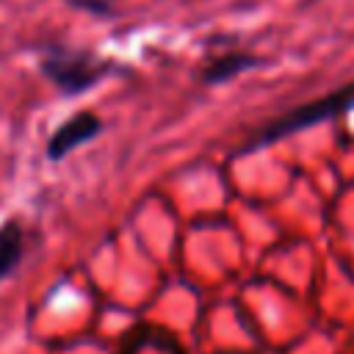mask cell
Returning <instances> with one entry per match:
<instances>
[{
    "label": "cell",
    "instance_id": "obj_1",
    "mask_svg": "<svg viewBox=\"0 0 354 354\" xmlns=\"http://www.w3.org/2000/svg\"><path fill=\"white\" fill-rule=\"evenodd\" d=\"M348 108H354V83L340 88V91H332V94H326L321 100H313V102H307L301 108H293V111H288V113H282L277 119H268L249 138V144H254V147L274 144V141H279L285 136H293V133H299L304 127H313V124H318V122H324L329 116H337V113H343Z\"/></svg>",
    "mask_w": 354,
    "mask_h": 354
},
{
    "label": "cell",
    "instance_id": "obj_2",
    "mask_svg": "<svg viewBox=\"0 0 354 354\" xmlns=\"http://www.w3.org/2000/svg\"><path fill=\"white\" fill-rule=\"evenodd\" d=\"M41 72L61 91L80 94L102 77L105 64L97 61L91 53H80V50H69V47H50L41 58Z\"/></svg>",
    "mask_w": 354,
    "mask_h": 354
},
{
    "label": "cell",
    "instance_id": "obj_3",
    "mask_svg": "<svg viewBox=\"0 0 354 354\" xmlns=\"http://www.w3.org/2000/svg\"><path fill=\"white\" fill-rule=\"evenodd\" d=\"M100 130H102V122H100L94 113H88V111L75 113V116H69V119L50 136V141H47V155H50L53 160H61L64 155H69V152L77 149L80 144L91 141Z\"/></svg>",
    "mask_w": 354,
    "mask_h": 354
},
{
    "label": "cell",
    "instance_id": "obj_4",
    "mask_svg": "<svg viewBox=\"0 0 354 354\" xmlns=\"http://www.w3.org/2000/svg\"><path fill=\"white\" fill-rule=\"evenodd\" d=\"M25 252V238L17 221H6L0 227V282L17 268V263L22 260Z\"/></svg>",
    "mask_w": 354,
    "mask_h": 354
},
{
    "label": "cell",
    "instance_id": "obj_5",
    "mask_svg": "<svg viewBox=\"0 0 354 354\" xmlns=\"http://www.w3.org/2000/svg\"><path fill=\"white\" fill-rule=\"evenodd\" d=\"M252 61L246 58V55H221V58H216L210 66H205V80L207 83H216V80H227V77H232L238 69H246Z\"/></svg>",
    "mask_w": 354,
    "mask_h": 354
}]
</instances>
